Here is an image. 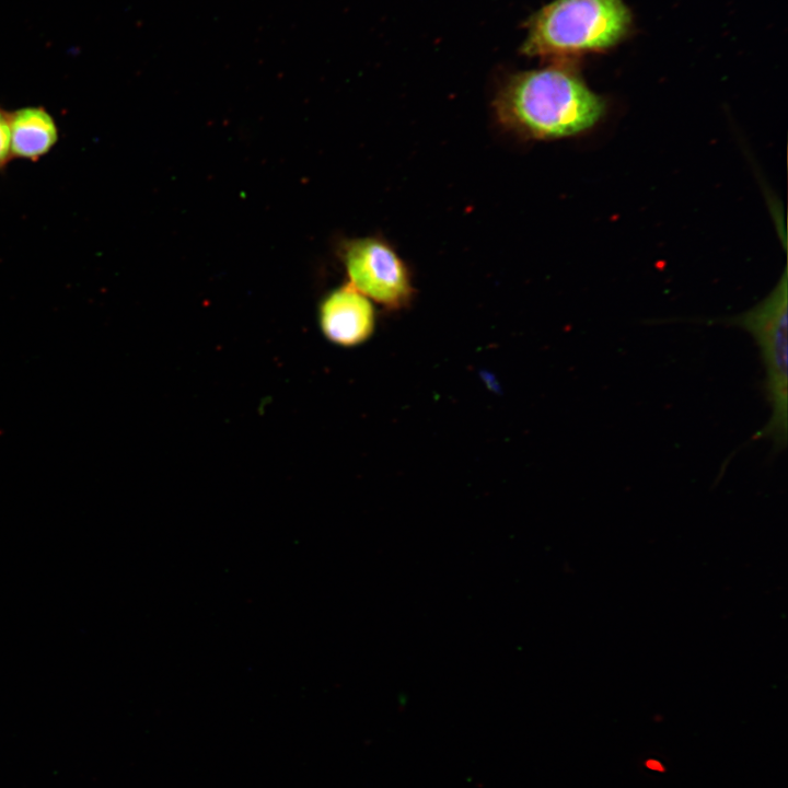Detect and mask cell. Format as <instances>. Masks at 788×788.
Returning a JSON list of instances; mask_svg holds the SVG:
<instances>
[{
    "label": "cell",
    "mask_w": 788,
    "mask_h": 788,
    "mask_svg": "<svg viewBox=\"0 0 788 788\" xmlns=\"http://www.w3.org/2000/svg\"><path fill=\"white\" fill-rule=\"evenodd\" d=\"M494 108L499 123L528 139L578 135L602 117L603 99L566 62L520 71L498 90Z\"/></svg>",
    "instance_id": "cell-1"
},
{
    "label": "cell",
    "mask_w": 788,
    "mask_h": 788,
    "mask_svg": "<svg viewBox=\"0 0 788 788\" xmlns=\"http://www.w3.org/2000/svg\"><path fill=\"white\" fill-rule=\"evenodd\" d=\"M633 16L623 0H554L526 22L521 53L564 62L619 44Z\"/></svg>",
    "instance_id": "cell-2"
},
{
    "label": "cell",
    "mask_w": 788,
    "mask_h": 788,
    "mask_svg": "<svg viewBox=\"0 0 788 788\" xmlns=\"http://www.w3.org/2000/svg\"><path fill=\"white\" fill-rule=\"evenodd\" d=\"M787 274L770 293L753 308L717 322L739 327L756 343L765 369V392L770 405V417L751 440L767 439L773 453L787 445V387H788V305Z\"/></svg>",
    "instance_id": "cell-3"
},
{
    "label": "cell",
    "mask_w": 788,
    "mask_h": 788,
    "mask_svg": "<svg viewBox=\"0 0 788 788\" xmlns=\"http://www.w3.org/2000/svg\"><path fill=\"white\" fill-rule=\"evenodd\" d=\"M343 260L349 285L371 301L392 311L412 303L415 290L409 269L386 241L352 240L344 247Z\"/></svg>",
    "instance_id": "cell-4"
},
{
    "label": "cell",
    "mask_w": 788,
    "mask_h": 788,
    "mask_svg": "<svg viewBox=\"0 0 788 788\" xmlns=\"http://www.w3.org/2000/svg\"><path fill=\"white\" fill-rule=\"evenodd\" d=\"M320 325L334 344L354 347L367 341L375 328L372 301L349 283L332 291L320 308Z\"/></svg>",
    "instance_id": "cell-5"
},
{
    "label": "cell",
    "mask_w": 788,
    "mask_h": 788,
    "mask_svg": "<svg viewBox=\"0 0 788 788\" xmlns=\"http://www.w3.org/2000/svg\"><path fill=\"white\" fill-rule=\"evenodd\" d=\"M12 158L36 161L47 154L59 138L57 124L43 106L9 112Z\"/></svg>",
    "instance_id": "cell-6"
},
{
    "label": "cell",
    "mask_w": 788,
    "mask_h": 788,
    "mask_svg": "<svg viewBox=\"0 0 788 788\" xmlns=\"http://www.w3.org/2000/svg\"><path fill=\"white\" fill-rule=\"evenodd\" d=\"M12 158L9 112L0 107V170Z\"/></svg>",
    "instance_id": "cell-7"
},
{
    "label": "cell",
    "mask_w": 788,
    "mask_h": 788,
    "mask_svg": "<svg viewBox=\"0 0 788 788\" xmlns=\"http://www.w3.org/2000/svg\"><path fill=\"white\" fill-rule=\"evenodd\" d=\"M646 765H647V767H649L653 770H658V772L664 770V767L658 761H653V760L647 761Z\"/></svg>",
    "instance_id": "cell-8"
}]
</instances>
